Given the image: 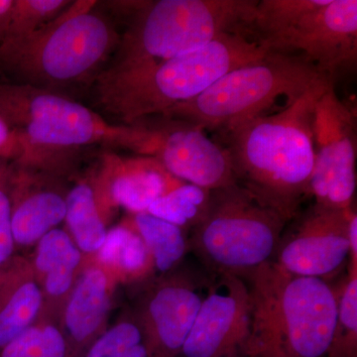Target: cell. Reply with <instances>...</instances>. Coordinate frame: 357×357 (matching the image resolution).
I'll list each match as a JSON object with an SVG mask.
<instances>
[{
  "instance_id": "obj_1",
  "label": "cell",
  "mask_w": 357,
  "mask_h": 357,
  "mask_svg": "<svg viewBox=\"0 0 357 357\" xmlns=\"http://www.w3.org/2000/svg\"><path fill=\"white\" fill-rule=\"evenodd\" d=\"M321 84L273 115H256L220 129L236 184L288 223L309 196L314 164L312 115Z\"/></svg>"
},
{
  "instance_id": "obj_2",
  "label": "cell",
  "mask_w": 357,
  "mask_h": 357,
  "mask_svg": "<svg viewBox=\"0 0 357 357\" xmlns=\"http://www.w3.org/2000/svg\"><path fill=\"white\" fill-rule=\"evenodd\" d=\"M267 53L241 35H225L154 64L105 69L91 84L93 100L122 124H132L197 98L227 73L259 62Z\"/></svg>"
},
{
  "instance_id": "obj_3",
  "label": "cell",
  "mask_w": 357,
  "mask_h": 357,
  "mask_svg": "<svg viewBox=\"0 0 357 357\" xmlns=\"http://www.w3.org/2000/svg\"><path fill=\"white\" fill-rule=\"evenodd\" d=\"M251 296L243 357H326L337 312L332 282L286 273L268 262L244 278Z\"/></svg>"
},
{
  "instance_id": "obj_4",
  "label": "cell",
  "mask_w": 357,
  "mask_h": 357,
  "mask_svg": "<svg viewBox=\"0 0 357 357\" xmlns=\"http://www.w3.org/2000/svg\"><path fill=\"white\" fill-rule=\"evenodd\" d=\"M107 6L126 18L105 69L129 70L176 57L225 35L252 40L257 0H151Z\"/></svg>"
},
{
  "instance_id": "obj_5",
  "label": "cell",
  "mask_w": 357,
  "mask_h": 357,
  "mask_svg": "<svg viewBox=\"0 0 357 357\" xmlns=\"http://www.w3.org/2000/svg\"><path fill=\"white\" fill-rule=\"evenodd\" d=\"M121 41V33L96 0L72 1L22 49L0 65L17 83L64 93L95 82ZM66 95V93H65Z\"/></svg>"
},
{
  "instance_id": "obj_6",
  "label": "cell",
  "mask_w": 357,
  "mask_h": 357,
  "mask_svg": "<svg viewBox=\"0 0 357 357\" xmlns=\"http://www.w3.org/2000/svg\"><path fill=\"white\" fill-rule=\"evenodd\" d=\"M328 83L333 82L298 56L268 52L259 62L227 73L197 98L160 115L190 122L204 131L220 130L261 115L280 96L290 105Z\"/></svg>"
},
{
  "instance_id": "obj_7",
  "label": "cell",
  "mask_w": 357,
  "mask_h": 357,
  "mask_svg": "<svg viewBox=\"0 0 357 357\" xmlns=\"http://www.w3.org/2000/svg\"><path fill=\"white\" fill-rule=\"evenodd\" d=\"M0 119L27 144L47 151L102 145L135 154L137 124H114L65 93L21 83H0Z\"/></svg>"
},
{
  "instance_id": "obj_8",
  "label": "cell",
  "mask_w": 357,
  "mask_h": 357,
  "mask_svg": "<svg viewBox=\"0 0 357 357\" xmlns=\"http://www.w3.org/2000/svg\"><path fill=\"white\" fill-rule=\"evenodd\" d=\"M288 222L238 185L211 191L208 211L190 231L194 251L210 275L245 278L271 262Z\"/></svg>"
},
{
  "instance_id": "obj_9",
  "label": "cell",
  "mask_w": 357,
  "mask_h": 357,
  "mask_svg": "<svg viewBox=\"0 0 357 357\" xmlns=\"http://www.w3.org/2000/svg\"><path fill=\"white\" fill-rule=\"evenodd\" d=\"M314 164L309 196L332 210L354 208L356 191V116L331 86L319 96L312 115Z\"/></svg>"
},
{
  "instance_id": "obj_10",
  "label": "cell",
  "mask_w": 357,
  "mask_h": 357,
  "mask_svg": "<svg viewBox=\"0 0 357 357\" xmlns=\"http://www.w3.org/2000/svg\"><path fill=\"white\" fill-rule=\"evenodd\" d=\"M134 123L140 128L135 155L152 157L174 177L210 191L236 184L227 150L204 129L164 115Z\"/></svg>"
},
{
  "instance_id": "obj_11",
  "label": "cell",
  "mask_w": 357,
  "mask_h": 357,
  "mask_svg": "<svg viewBox=\"0 0 357 357\" xmlns=\"http://www.w3.org/2000/svg\"><path fill=\"white\" fill-rule=\"evenodd\" d=\"M268 52L292 54L333 79L357 60V1L330 0L286 31L257 42Z\"/></svg>"
},
{
  "instance_id": "obj_12",
  "label": "cell",
  "mask_w": 357,
  "mask_h": 357,
  "mask_svg": "<svg viewBox=\"0 0 357 357\" xmlns=\"http://www.w3.org/2000/svg\"><path fill=\"white\" fill-rule=\"evenodd\" d=\"M349 211L311 206L286 225L272 263L293 276L331 282L349 261Z\"/></svg>"
},
{
  "instance_id": "obj_13",
  "label": "cell",
  "mask_w": 357,
  "mask_h": 357,
  "mask_svg": "<svg viewBox=\"0 0 357 357\" xmlns=\"http://www.w3.org/2000/svg\"><path fill=\"white\" fill-rule=\"evenodd\" d=\"M211 275L178 271L148 281L135 317L151 357H178L208 293Z\"/></svg>"
},
{
  "instance_id": "obj_14",
  "label": "cell",
  "mask_w": 357,
  "mask_h": 357,
  "mask_svg": "<svg viewBox=\"0 0 357 357\" xmlns=\"http://www.w3.org/2000/svg\"><path fill=\"white\" fill-rule=\"evenodd\" d=\"M251 321L248 282L211 275L208 293L178 357H243Z\"/></svg>"
},
{
  "instance_id": "obj_15",
  "label": "cell",
  "mask_w": 357,
  "mask_h": 357,
  "mask_svg": "<svg viewBox=\"0 0 357 357\" xmlns=\"http://www.w3.org/2000/svg\"><path fill=\"white\" fill-rule=\"evenodd\" d=\"M89 181L107 222L121 208L131 215L145 213L156 199L185 183L152 157L115 153L105 154Z\"/></svg>"
},
{
  "instance_id": "obj_16",
  "label": "cell",
  "mask_w": 357,
  "mask_h": 357,
  "mask_svg": "<svg viewBox=\"0 0 357 357\" xmlns=\"http://www.w3.org/2000/svg\"><path fill=\"white\" fill-rule=\"evenodd\" d=\"M63 178L11 164L9 195L16 248H34L65 222L67 194Z\"/></svg>"
},
{
  "instance_id": "obj_17",
  "label": "cell",
  "mask_w": 357,
  "mask_h": 357,
  "mask_svg": "<svg viewBox=\"0 0 357 357\" xmlns=\"http://www.w3.org/2000/svg\"><path fill=\"white\" fill-rule=\"evenodd\" d=\"M114 287L102 268L91 262L86 265L59 317L69 357H84L107 330Z\"/></svg>"
},
{
  "instance_id": "obj_18",
  "label": "cell",
  "mask_w": 357,
  "mask_h": 357,
  "mask_svg": "<svg viewBox=\"0 0 357 357\" xmlns=\"http://www.w3.org/2000/svg\"><path fill=\"white\" fill-rule=\"evenodd\" d=\"M34 248L29 260L43 294L44 317L59 321L63 306L88 262L66 229L51 230Z\"/></svg>"
},
{
  "instance_id": "obj_19",
  "label": "cell",
  "mask_w": 357,
  "mask_h": 357,
  "mask_svg": "<svg viewBox=\"0 0 357 357\" xmlns=\"http://www.w3.org/2000/svg\"><path fill=\"white\" fill-rule=\"evenodd\" d=\"M43 316V294L31 262L16 255L0 272V351Z\"/></svg>"
},
{
  "instance_id": "obj_20",
  "label": "cell",
  "mask_w": 357,
  "mask_h": 357,
  "mask_svg": "<svg viewBox=\"0 0 357 357\" xmlns=\"http://www.w3.org/2000/svg\"><path fill=\"white\" fill-rule=\"evenodd\" d=\"M89 262L102 268L115 286L147 283L155 275L146 245L130 218L107 230L102 248Z\"/></svg>"
},
{
  "instance_id": "obj_21",
  "label": "cell",
  "mask_w": 357,
  "mask_h": 357,
  "mask_svg": "<svg viewBox=\"0 0 357 357\" xmlns=\"http://www.w3.org/2000/svg\"><path fill=\"white\" fill-rule=\"evenodd\" d=\"M65 222L66 230L86 262L91 261L102 248L109 230L91 181H81L68 191Z\"/></svg>"
},
{
  "instance_id": "obj_22",
  "label": "cell",
  "mask_w": 357,
  "mask_h": 357,
  "mask_svg": "<svg viewBox=\"0 0 357 357\" xmlns=\"http://www.w3.org/2000/svg\"><path fill=\"white\" fill-rule=\"evenodd\" d=\"M130 220L146 245L155 274H168L180 266L190 251L187 232L147 211L132 215Z\"/></svg>"
},
{
  "instance_id": "obj_23",
  "label": "cell",
  "mask_w": 357,
  "mask_h": 357,
  "mask_svg": "<svg viewBox=\"0 0 357 357\" xmlns=\"http://www.w3.org/2000/svg\"><path fill=\"white\" fill-rule=\"evenodd\" d=\"M70 3L72 0H14L8 29L0 44V65L18 53Z\"/></svg>"
},
{
  "instance_id": "obj_24",
  "label": "cell",
  "mask_w": 357,
  "mask_h": 357,
  "mask_svg": "<svg viewBox=\"0 0 357 357\" xmlns=\"http://www.w3.org/2000/svg\"><path fill=\"white\" fill-rule=\"evenodd\" d=\"M211 196L210 190L184 183L156 199L147 213L172 223L185 232L191 231L206 215Z\"/></svg>"
},
{
  "instance_id": "obj_25",
  "label": "cell",
  "mask_w": 357,
  "mask_h": 357,
  "mask_svg": "<svg viewBox=\"0 0 357 357\" xmlns=\"http://www.w3.org/2000/svg\"><path fill=\"white\" fill-rule=\"evenodd\" d=\"M335 285L337 319L326 357H357V265L349 263Z\"/></svg>"
},
{
  "instance_id": "obj_26",
  "label": "cell",
  "mask_w": 357,
  "mask_h": 357,
  "mask_svg": "<svg viewBox=\"0 0 357 357\" xmlns=\"http://www.w3.org/2000/svg\"><path fill=\"white\" fill-rule=\"evenodd\" d=\"M330 0H261L256 6L252 39L260 40L290 29Z\"/></svg>"
},
{
  "instance_id": "obj_27",
  "label": "cell",
  "mask_w": 357,
  "mask_h": 357,
  "mask_svg": "<svg viewBox=\"0 0 357 357\" xmlns=\"http://www.w3.org/2000/svg\"><path fill=\"white\" fill-rule=\"evenodd\" d=\"M0 357H69L59 321L42 317L0 351Z\"/></svg>"
},
{
  "instance_id": "obj_28",
  "label": "cell",
  "mask_w": 357,
  "mask_h": 357,
  "mask_svg": "<svg viewBox=\"0 0 357 357\" xmlns=\"http://www.w3.org/2000/svg\"><path fill=\"white\" fill-rule=\"evenodd\" d=\"M84 357H151L142 328L134 314L107 326Z\"/></svg>"
},
{
  "instance_id": "obj_29",
  "label": "cell",
  "mask_w": 357,
  "mask_h": 357,
  "mask_svg": "<svg viewBox=\"0 0 357 357\" xmlns=\"http://www.w3.org/2000/svg\"><path fill=\"white\" fill-rule=\"evenodd\" d=\"M0 159L22 168L58 175L64 169L66 155L30 146L0 119Z\"/></svg>"
},
{
  "instance_id": "obj_30",
  "label": "cell",
  "mask_w": 357,
  "mask_h": 357,
  "mask_svg": "<svg viewBox=\"0 0 357 357\" xmlns=\"http://www.w3.org/2000/svg\"><path fill=\"white\" fill-rule=\"evenodd\" d=\"M10 165L0 176V272L14 259L16 255L13 225H11V202L9 195Z\"/></svg>"
},
{
  "instance_id": "obj_31",
  "label": "cell",
  "mask_w": 357,
  "mask_h": 357,
  "mask_svg": "<svg viewBox=\"0 0 357 357\" xmlns=\"http://www.w3.org/2000/svg\"><path fill=\"white\" fill-rule=\"evenodd\" d=\"M14 0H0V44L6 37L13 13Z\"/></svg>"
},
{
  "instance_id": "obj_32",
  "label": "cell",
  "mask_w": 357,
  "mask_h": 357,
  "mask_svg": "<svg viewBox=\"0 0 357 357\" xmlns=\"http://www.w3.org/2000/svg\"><path fill=\"white\" fill-rule=\"evenodd\" d=\"M349 261L352 265H357V213L356 211L351 215L349 227Z\"/></svg>"
},
{
  "instance_id": "obj_33",
  "label": "cell",
  "mask_w": 357,
  "mask_h": 357,
  "mask_svg": "<svg viewBox=\"0 0 357 357\" xmlns=\"http://www.w3.org/2000/svg\"><path fill=\"white\" fill-rule=\"evenodd\" d=\"M10 165V163L8 162L4 161V160L0 159V176L1 174L8 168V166Z\"/></svg>"
}]
</instances>
